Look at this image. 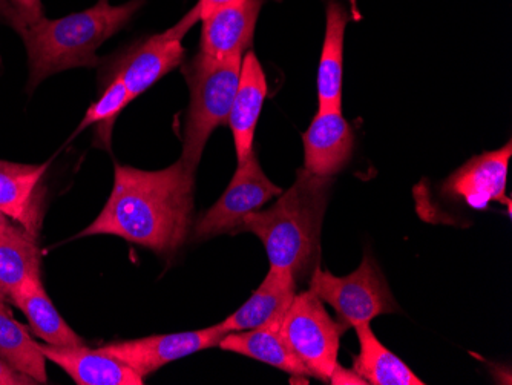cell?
Returning a JSON list of instances; mask_svg holds the SVG:
<instances>
[{"label":"cell","mask_w":512,"mask_h":385,"mask_svg":"<svg viewBox=\"0 0 512 385\" xmlns=\"http://www.w3.org/2000/svg\"><path fill=\"white\" fill-rule=\"evenodd\" d=\"M241 60L243 56L212 62L195 56L183 65L191 102L184 122L180 160L191 171L197 172L201 155L215 129L227 125L240 80Z\"/></svg>","instance_id":"4"},{"label":"cell","mask_w":512,"mask_h":385,"mask_svg":"<svg viewBox=\"0 0 512 385\" xmlns=\"http://www.w3.org/2000/svg\"><path fill=\"white\" fill-rule=\"evenodd\" d=\"M267 91H269V85H267L263 66L255 53L247 51L241 60L237 93H235L229 120H227V125L234 135L238 163L243 162L244 158L253 151L255 129L263 111Z\"/></svg>","instance_id":"15"},{"label":"cell","mask_w":512,"mask_h":385,"mask_svg":"<svg viewBox=\"0 0 512 385\" xmlns=\"http://www.w3.org/2000/svg\"><path fill=\"white\" fill-rule=\"evenodd\" d=\"M295 295L296 278L292 272L270 266L260 287L237 312L220 323L221 329L226 333L243 332L281 323Z\"/></svg>","instance_id":"16"},{"label":"cell","mask_w":512,"mask_h":385,"mask_svg":"<svg viewBox=\"0 0 512 385\" xmlns=\"http://www.w3.org/2000/svg\"><path fill=\"white\" fill-rule=\"evenodd\" d=\"M37 384L30 376L17 372L0 358V385H33Z\"/></svg>","instance_id":"25"},{"label":"cell","mask_w":512,"mask_h":385,"mask_svg":"<svg viewBox=\"0 0 512 385\" xmlns=\"http://www.w3.org/2000/svg\"><path fill=\"white\" fill-rule=\"evenodd\" d=\"M145 4L146 0H128L122 5L97 0L96 5L86 10L59 19L42 17L28 27L20 34L30 71L28 91L63 71L99 65V48L125 30Z\"/></svg>","instance_id":"2"},{"label":"cell","mask_w":512,"mask_h":385,"mask_svg":"<svg viewBox=\"0 0 512 385\" xmlns=\"http://www.w3.org/2000/svg\"><path fill=\"white\" fill-rule=\"evenodd\" d=\"M264 2L266 0H240L201 19L197 56L212 62L244 56L252 47Z\"/></svg>","instance_id":"10"},{"label":"cell","mask_w":512,"mask_h":385,"mask_svg":"<svg viewBox=\"0 0 512 385\" xmlns=\"http://www.w3.org/2000/svg\"><path fill=\"white\" fill-rule=\"evenodd\" d=\"M348 327L333 320L312 290L296 293L281 321V336L309 376L330 382L338 366L339 341Z\"/></svg>","instance_id":"5"},{"label":"cell","mask_w":512,"mask_h":385,"mask_svg":"<svg viewBox=\"0 0 512 385\" xmlns=\"http://www.w3.org/2000/svg\"><path fill=\"white\" fill-rule=\"evenodd\" d=\"M131 102L134 100H132L123 80L120 77H108V83L103 88L102 94L97 102L89 106L79 128L73 134V139L89 126H96L94 145L102 146L109 151L115 120L119 119L120 114Z\"/></svg>","instance_id":"23"},{"label":"cell","mask_w":512,"mask_h":385,"mask_svg":"<svg viewBox=\"0 0 512 385\" xmlns=\"http://www.w3.org/2000/svg\"><path fill=\"white\" fill-rule=\"evenodd\" d=\"M279 329L281 323H273L258 329L227 333L218 347L226 352L238 353L269 364L275 369L289 373L293 379L306 378L309 372L293 355Z\"/></svg>","instance_id":"18"},{"label":"cell","mask_w":512,"mask_h":385,"mask_svg":"<svg viewBox=\"0 0 512 385\" xmlns=\"http://www.w3.org/2000/svg\"><path fill=\"white\" fill-rule=\"evenodd\" d=\"M30 329L14 320L11 310H0V358L17 372L46 384V358Z\"/></svg>","instance_id":"22"},{"label":"cell","mask_w":512,"mask_h":385,"mask_svg":"<svg viewBox=\"0 0 512 385\" xmlns=\"http://www.w3.org/2000/svg\"><path fill=\"white\" fill-rule=\"evenodd\" d=\"M42 17V0H0V24L13 28L19 36Z\"/></svg>","instance_id":"24"},{"label":"cell","mask_w":512,"mask_h":385,"mask_svg":"<svg viewBox=\"0 0 512 385\" xmlns=\"http://www.w3.org/2000/svg\"><path fill=\"white\" fill-rule=\"evenodd\" d=\"M200 22V8L195 4L174 27L135 43L109 68V77H120L132 100L145 94L158 80L183 65L186 48L183 39Z\"/></svg>","instance_id":"7"},{"label":"cell","mask_w":512,"mask_h":385,"mask_svg":"<svg viewBox=\"0 0 512 385\" xmlns=\"http://www.w3.org/2000/svg\"><path fill=\"white\" fill-rule=\"evenodd\" d=\"M51 162L42 165L0 160V212L39 238L43 221L42 180Z\"/></svg>","instance_id":"12"},{"label":"cell","mask_w":512,"mask_h":385,"mask_svg":"<svg viewBox=\"0 0 512 385\" xmlns=\"http://www.w3.org/2000/svg\"><path fill=\"white\" fill-rule=\"evenodd\" d=\"M195 172L178 160L161 171L114 165V185L99 217L77 237L114 235L158 255L188 240L194 217Z\"/></svg>","instance_id":"1"},{"label":"cell","mask_w":512,"mask_h":385,"mask_svg":"<svg viewBox=\"0 0 512 385\" xmlns=\"http://www.w3.org/2000/svg\"><path fill=\"white\" fill-rule=\"evenodd\" d=\"M352 16L338 0H329L325 8V36L318 68V105L321 111H342L344 76V39Z\"/></svg>","instance_id":"17"},{"label":"cell","mask_w":512,"mask_h":385,"mask_svg":"<svg viewBox=\"0 0 512 385\" xmlns=\"http://www.w3.org/2000/svg\"><path fill=\"white\" fill-rule=\"evenodd\" d=\"M10 304L7 303V301L4 300V297L0 295V310H10Z\"/></svg>","instance_id":"29"},{"label":"cell","mask_w":512,"mask_h":385,"mask_svg":"<svg viewBox=\"0 0 512 385\" xmlns=\"http://www.w3.org/2000/svg\"><path fill=\"white\" fill-rule=\"evenodd\" d=\"M359 353L353 359V370L371 385H424L399 356L376 338L370 324L356 326Z\"/></svg>","instance_id":"21"},{"label":"cell","mask_w":512,"mask_h":385,"mask_svg":"<svg viewBox=\"0 0 512 385\" xmlns=\"http://www.w3.org/2000/svg\"><path fill=\"white\" fill-rule=\"evenodd\" d=\"M333 177L299 169L295 183L267 211L244 218L235 235L250 232L260 238L270 266L306 277L315 267L321 244L322 221L329 206Z\"/></svg>","instance_id":"3"},{"label":"cell","mask_w":512,"mask_h":385,"mask_svg":"<svg viewBox=\"0 0 512 385\" xmlns=\"http://www.w3.org/2000/svg\"><path fill=\"white\" fill-rule=\"evenodd\" d=\"M240 0H198V8H200V20L220 8L227 7V5L237 4Z\"/></svg>","instance_id":"27"},{"label":"cell","mask_w":512,"mask_h":385,"mask_svg":"<svg viewBox=\"0 0 512 385\" xmlns=\"http://www.w3.org/2000/svg\"><path fill=\"white\" fill-rule=\"evenodd\" d=\"M512 143L496 151L483 152L460 166L442 185V192L470 208L485 211L493 201L505 197Z\"/></svg>","instance_id":"11"},{"label":"cell","mask_w":512,"mask_h":385,"mask_svg":"<svg viewBox=\"0 0 512 385\" xmlns=\"http://www.w3.org/2000/svg\"><path fill=\"white\" fill-rule=\"evenodd\" d=\"M40 278L37 238L20 226L0 234V295L13 304L25 281Z\"/></svg>","instance_id":"20"},{"label":"cell","mask_w":512,"mask_h":385,"mask_svg":"<svg viewBox=\"0 0 512 385\" xmlns=\"http://www.w3.org/2000/svg\"><path fill=\"white\" fill-rule=\"evenodd\" d=\"M11 306L20 309L27 316L30 330L34 336L51 346H82V336L77 335L57 312L51 298L48 297L40 278L25 281Z\"/></svg>","instance_id":"19"},{"label":"cell","mask_w":512,"mask_h":385,"mask_svg":"<svg viewBox=\"0 0 512 385\" xmlns=\"http://www.w3.org/2000/svg\"><path fill=\"white\" fill-rule=\"evenodd\" d=\"M310 290L336 310L338 321L348 329L370 324L378 316L399 312L384 274L368 254L361 266L347 277H335L316 267L310 278Z\"/></svg>","instance_id":"6"},{"label":"cell","mask_w":512,"mask_h":385,"mask_svg":"<svg viewBox=\"0 0 512 385\" xmlns=\"http://www.w3.org/2000/svg\"><path fill=\"white\" fill-rule=\"evenodd\" d=\"M227 335L220 324L192 332L169 333V335L146 336L120 343L106 344L100 350L115 356L138 376L148 378L152 373L171 362L194 355L201 350L212 349Z\"/></svg>","instance_id":"9"},{"label":"cell","mask_w":512,"mask_h":385,"mask_svg":"<svg viewBox=\"0 0 512 385\" xmlns=\"http://www.w3.org/2000/svg\"><path fill=\"white\" fill-rule=\"evenodd\" d=\"M14 226H17V224H14L10 218L5 217V215L0 212V234H2V232L10 231Z\"/></svg>","instance_id":"28"},{"label":"cell","mask_w":512,"mask_h":385,"mask_svg":"<svg viewBox=\"0 0 512 385\" xmlns=\"http://www.w3.org/2000/svg\"><path fill=\"white\" fill-rule=\"evenodd\" d=\"M304 169L319 177H335L352 160L355 135L342 111L318 109L302 135Z\"/></svg>","instance_id":"13"},{"label":"cell","mask_w":512,"mask_h":385,"mask_svg":"<svg viewBox=\"0 0 512 385\" xmlns=\"http://www.w3.org/2000/svg\"><path fill=\"white\" fill-rule=\"evenodd\" d=\"M46 361L59 366L69 378L79 385H143L145 379L138 376L125 362L102 352L82 346H51L39 344Z\"/></svg>","instance_id":"14"},{"label":"cell","mask_w":512,"mask_h":385,"mask_svg":"<svg viewBox=\"0 0 512 385\" xmlns=\"http://www.w3.org/2000/svg\"><path fill=\"white\" fill-rule=\"evenodd\" d=\"M330 382H332V384H367V382H365L364 379L355 372V370L341 369L339 364L336 366L335 372L332 373Z\"/></svg>","instance_id":"26"},{"label":"cell","mask_w":512,"mask_h":385,"mask_svg":"<svg viewBox=\"0 0 512 385\" xmlns=\"http://www.w3.org/2000/svg\"><path fill=\"white\" fill-rule=\"evenodd\" d=\"M281 194V188L264 174L256 152H250L243 162L238 163L220 200L195 224L192 241L209 240L223 234L235 235L247 215Z\"/></svg>","instance_id":"8"}]
</instances>
